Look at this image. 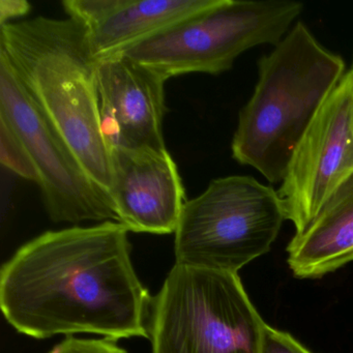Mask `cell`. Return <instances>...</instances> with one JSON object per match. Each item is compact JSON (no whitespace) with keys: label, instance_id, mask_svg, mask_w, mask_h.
Returning a JSON list of instances; mask_svg holds the SVG:
<instances>
[{"label":"cell","instance_id":"cell-13","mask_svg":"<svg viewBox=\"0 0 353 353\" xmlns=\"http://www.w3.org/2000/svg\"><path fill=\"white\" fill-rule=\"evenodd\" d=\"M0 163L15 174L39 183V173L32 157L17 132L0 114Z\"/></svg>","mask_w":353,"mask_h":353},{"label":"cell","instance_id":"cell-16","mask_svg":"<svg viewBox=\"0 0 353 353\" xmlns=\"http://www.w3.org/2000/svg\"><path fill=\"white\" fill-rule=\"evenodd\" d=\"M30 11L32 6L26 0H0V26L26 17Z\"/></svg>","mask_w":353,"mask_h":353},{"label":"cell","instance_id":"cell-7","mask_svg":"<svg viewBox=\"0 0 353 353\" xmlns=\"http://www.w3.org/2000/svg\"><path fill=\"white\" fill-rule=\"evenodd\" d=\"M0 114L26 144L39 173L49 218L55 223L117 221L110 196L82 166L67 142L0 57Z\"/></svg>","mask_w":353,"mask_h":353},{"label":"cell","instance_id":"cell-2","mask_svg":"<svg viewBox=\"0 0 353 353\" xmlns=\"http://www.w3.org/2000/svg\"><path fill=\"white\" fill-rule=\"evenodd\" d=\"M0 57L73 150L88 174L109 191L111 150L99 94V63L77 20L38 16L0 26Z\"/></svg>","mask_w":353,"mask_h":353},{"label":"cell","instance_id":"cell-8","mask_svg":"<svg viewBox=\"0 0 353 353\" xmlns=\"http://www.w3.org/2000/svg\"><path fill=\"white\" fill-rule=\"evenodd\" d=\"M353 174V68L310 123L289 162L279 197L299 232Z\"/></svg>","mask_w":353,"mask_h":353},{"label":"cell","instance_id":"cell-11","mask_svg":"<svg viewBox=\"0 0 353 353\" xmlns=\"http://www.w3.org/2000/svg\"><path fill=\"white\" fill-rule=\"evenodd\" d=\"M219 0H63L68 17L85 28L99 61L169 30Z\"/></svg>","mask_w":353,"mask_h":353},{"label":"cell","instance_id":"cell-15","mask_svg":"<svg viewBox=\"0 0 353 353\" xmlns=\"http://www.w3.org/2000/svg\"><path fill=\"white\" fill-rule=\"evenodd\" d=\"M261 353H313L289 332L265 324L262 334Z\"/></svg>","mask_w":353,"mask_h":353},{"label":"cell","instance_id":"cell-9","mask_svg":"<svg viewBox=\"0 0 353 353\" xmlns=\"http://www.w3.org/2000/svg\"><path fill=\"white\" fill-rule=\"evenodd\" d=\"M110 150L108 194L117 222L133 232H175L188 200L176 163L167 148Z\"/></svg>","mask_w":353,"mask_h":353},{"label":"cell","instance_id":"cell-4","mask_svg":"<svg viewBox=\"0 0 353 353\" xmlns=\"http://www.w3.org/2000/svg\"><path fill=\"white\" fill-rule=\"evenodd\" d=\"M265 322L239 274L175 263L152 297V353H261Z\"/></svg>","mask_w":353,"mask_h":353},{"label":"cell","instance_id":"cell-6","mask_svg":"<svg viewBox=\"0 0 353 353\" xmlns=\"http://www.w3.org/2000/svg\"><path fill=\"white\" fill-rule=\"evenodd\" d=\"M303 10V3L292 0H219L123 54L167 81L187 74L219 75L245 51L259 45L276 46Z\"/></svg>","mask_w":353,"mask_h":353},{"label":"cell","instance_id":"cell-14","mask_svg":"<svg viewBox=\"0 0 353 353\" xmlns=\"http://www.w3.org/2000/svg\"><path fill=\"white\" fill-rule=\"evenodd\" d=\"M48 353H129L111 339H82L67 336Z\"/></svg>","mask_w":353,"mask_h":353},{"label":"cell","instance_id":"cell-1","mask_svg":"<svg viewBox=\"0 0 353 353\" xmlns=\"http://www.w3.org/2000/svg\"><path fill=\"white\" fill-rule=\"evenodd\" d=\"M152 296L136 274L129 230L117 221L47 231L0 272V307L20 334L148 338Z\"/></svg>","mask_w":353,"mask_h":353},{"label":"cell","instance_id":"cell-5","mask_svg":"<svg viewBox=\"0 0 353 353\" xmlns=\"http://www.w3.org/2000/svg\"><path fill=\"white\" fill-rule=\"evenodd\" d=\"M286 220L274 188L245 175L210 181L188 200L175 230V263L239 270L268 253Z\"/></svg>","mask_w":353,"mask_h":353},{"label":"cell","instance_id":"cell-10","mask_svg":"<svg viewBox=\"0 0 353 353\" xmlns=\"http://www.w3.org/2000/svg\"><path fill=\"white\" fill-rule=\"evenodd\" d=\"M167 80L128 55L99 63V94L105 137L112 148L164 150Z\"/></svg>","mask_w":353,"mask_h":353},{"label":"cell","instance_id":"cell-12","mask_svg":"<svg viewBox=\"0 0 353 353\" xmlns=\"http://www.w3.org/2000/svg\"><path fill=\"white\" fill-rule=\"evenodd\" d=\"M289 268L299 279L321 278L353 261V174L287 247Z\"/></svg>","mask_w":353,"mask_h":353},{"label":"cell","instance_id":"cell-3","mask_svg":"<svg viewBox=\"0 0 353 353\" xmlns=\"http://www.w3.org/2000/svg\"><path fill=\"white\" fill-rule=\"evenodd\" d=\"M258 71L253 96L239 113L232 156L270 183H282L303 134L345 75V63L297 22L260 59Z\"/></svg>","mask_w":353,"mask_h":353}]
</instances>
